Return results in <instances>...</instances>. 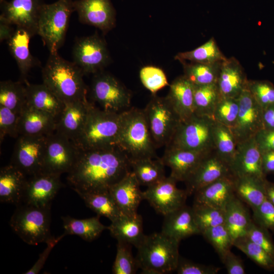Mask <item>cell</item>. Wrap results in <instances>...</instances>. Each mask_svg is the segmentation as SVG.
<instances>
[{"label": "cell", "instance_id": "9", "mask_svg": "<svg viewBox=\"0 0 274 274\" xmlns=\"http://www.w3.org/2000/svg\"><path fill=\"white\" fill-rule=\"evenodd\" d=\"M143 110L157 149L167 146L181 122L179 115L166 96L156 94Z\"/></svg>", "mask_w": 274, "mask_h": 274}, {"label": "cell", "instance_id": "31", "mask_svg": "<svg viewBox=\"0 0 274 274\" xmlns=\"http://www.w3.org/2000/svg\"><path fill=\"white\" fill-rule=\"evenodd\" d=\"M33 34L27 29L16 26L12 36L7 40L10 53L17 64L22 78L25 79L30 70L38 64L31 55L29 44Z\"/></svg>", "mask_w": 274, "mask_h": 274}, {"label": "cell", "instance_id": "56", "mask_svg": "<svg viewBox=\"0 0 274 274\" xmlns=\"http://www.w3.org/2000/svg\"><path fill=\"white\" fill-rule=\"evenodd\" d=\"M228 274H245L244 264L242 259L230 251L222 261Z\"/></svg>", "mask_w": 274, "mask_h": 274}, {"label": "cell", "instance_id": "33", "mask_svg": "<svg viewBox=\"0 0 274 274\" xmlns=\"http://www.w3.org/2000/svg\"><path fill=\"white\" fill-rule=\"evenodd\" d=\"M224 210V224L233 242L238 238L246 236L252 218L243 201L235 195L227 203Z\"/></svg>", "mask_w": 274, "mask_h": 274}, {"label": "cell", "instance_id": "54", "mask_svg": "<svg viewBox=\"0 0 274 274\" xmlns=\"http://www.w3.org/2000/svg\"><path fill=\"white\" fill-rule=\"evenodd\" d=\"M63 234L61 236L57 237L52 236L46 243L47 247L43 252L39 255V258L33 265L27 271L25 274H37L38 273L43 267L45 262L49 256L51 250L55 245L64 236Z\"/></svg>", "mask_w": 274, "mask_h": 274}, {"label": "cell", "instance_id": "10", "mask_svg": "<svg viewBox=\"0 0 274 274\" xmlns=\"http://www.w3.org/2000/svg\"><path fill=\"white\" fill-rule=\"evenodd\" d=\"M90 95L105 111L120 113L130 106V91L115 77L103 71L94 74Z\"/></svg>", "mask_w": 274, "mask_h": 274}, {"label": "cell", "instance_id": "20", "mask_svg": "<svg viewBox=\"0 0 274 274\" xmlns=\"http://www.w3.org/2000/svg\"><path fill=\"white\" fill-rule=\"evenodd\" d=\"M230 167L235 177L266 179L262 172L261 152L254 138L237 144L236 153Z\"/></svg>", "mask_w": 274, "mask_h": 274}, {"label": "cell", "instance_id": "59", "mask_svg": "<svg viewBox=\"0 0 274 274\" xmlns=\"http://www.w3.org/2000/svg\"><path fill=\"white\" fill-rule=\"evenodd\" d=\"M13 25L0 18V40L1 42L8 40L13 35L15 29Z\"/></svg>", "mask_w": 274, "mask_h": 274}, {"label": "cell", "instance_id": "16", "mask_svg": "<svg viewBox=\"0 0 274 274\" xmlns=\"http://www.w3.org/2000/svg\"><path fill=\"white\" fill-rule=\"evenodd\" d=\"M44 0H1L0 18L9 23L37 35L40 11Z\"/></svg>", "mask_w": 274, "mask_h": 274}, {"label": "cell", "instance_id": "3", "mask_svg": "<svg viewBox=\"0 0 274 274\" xmlns=\"http://www.w3.org/2000/svg\"><path fill=\"white\" fill-rule=\"evenodd\" d=\"M122 119L116 146L130 160L158 158L143 109L131 108L121 112Z\"/></svg>", "mask_w": 274, "mask_h": 274}, {"label": "cell", "instance_id": "11", "mask_svg": "<svg viewBox=\"0 0 274 274\" xmlns=\"http://www.w3.org/2000/svg\"><path fill=\"white\" fill-rule=\"evenodd\" d=\"M73 58L84 75L102 71L111 60L106 42L97 33L77 39Z\"/></svg>", "mask_w": 274, "mask_h": 274}, {"label": "cell", "instance_id": "37", "mask_svg": "<svg viewBox=\"0 0 274 274\" xmlns=\"http://www.w3.org/2000/svg\"><path fill=\"white\" fill-rule=\"evenodd\" d=\"M99 217L97 215L89 218L78 219L69 216L62 217L64 230L63 234L65 235H76L85 241L91 242L107 229V227L100 222Z\"/></svg>", "mask_w": 274, "mask_h": 274}, {"label": "cell", "instance_id": "5", "mask_svg": "<svg viewBox=\"0 0 274 274\" xmlns=\"http://www.w3.org/2000/svg\"><path fill=\"white\" fill-rule=\"evenodd\" d=\"M121 119V112L100 110L94 105L82 132L74 144L80 150L116 146Z\"/></svg>", "mask_w": 274, "mask_h": 274}, {"label": "cell", "instance_id": "27", "mask_svg": "<svg viewBox=\"0 0 274 274\" xmlns=\"http://www.w3.org/2000/svg\"><path fill=\"white\" fill-rule=\"evenodd\" d=\"M57 120L26 104L19 114V135L48 136L55 131Z\"/></svg>", "mask_w": 274, "mask_h": 274}, {"label": "cell", "instance_id": "14", "mask_svg": "<svg viewBox=\"0 0 274 274\" xmlns=\"http://www.w3.org/2000/svg\"><path fill=\"white\" fill-rule=\"evenodd\" d=\"M177 182L170 176L166 177L143 192L144 199L164 216L182 207L186 204L188 195L186 190L177 187Z\"/></svg>", "mask_w": 274, "mask_h": 274}, {"label": "cell", "instance_id": "35", "mask_svg": "<svg viewBox=\"0 0 274 274\" xmlns=\"http://www.w3.org/2000/svg\"><path fill=\"white\" fill-rule=\"evenodd\" d=\"M266 180L249 177H235V194L252 210L255 209L266 198Z\"/></svg>", "mask_w": 274, "mask_h": 274}, {"label": "cell", "instance_id": "25", "mask_svg": "<svg viewBox=\"0 0 274 274\" xmlns=\"http://www.w3.org/2000/svg\"><path fill=\"white\" fill-rule=\"evenodd\" d=\"M234 187L235 177L232 174L222 178L196 191L193 203L225 210L235 195Z\"/></svg>", "mask_w": 274, "mask_h": 274}, {"label": "cell", "instance_id": "55", "mask_svg": "<svg viewBox=\"0 0 274 274\" xmlns=\"http://www.w3.org/2000/svg\"><path fill=\"white\" fill-rule=\"evenodd\" d=\"M254 138L261 152L274 150V129L263 128Z\"/></svg>", "mask_w": 274, "mask_h": 274}, {"label": "cell", "instance_id": "8", "mask_svg": "<svg viewBox=\"0 0 274 274\" xmlns=\"http://www.w3.org/2000/svg\"><path fill=\"white\" fill-rule=\"evenodd\" d=\"M215 124L213 118L195 114L189 118L181 121L167 146L207 153L215 149Z\"/></svg>", "mask_w": 274, "mask_h": 274}, {"label": "cell", "instance_id": "22", "mask_svg": "<svg viewBox=\"0 0 274 274\" xmlns=\"http://www.w3.org/2000/svg\"><path fill=\"white\" fill-rule=\"evenodd\" d=\"M207 153L166 146L161 159L170 168V176L178 182H185L195 170Z\"/></svg>", "mask_w": 274, "mask_h": 274}, {"label": "cell", "instance_id": "28", "mask_svg": "<svg viewBox=\"0 0 274 274\" xmlns=\"http://www.w3.org/2000/svg\"><path fill=\"white\" fill-rule=\"evenodd\" d=\"M28 176L10 163L0 170V200L1 202L20 205Z\"/></svg>", "mask_w": 274, "mask_h": 274}, {"label": "cell", "instance_id": "7", "mask_svg": "<svg viewBox=\"0 0 274 274\" xmlns=\"http://www.w3.org/2000/svg\"><path fill=\"white\" fill-rule=\"evenodd\" d=\"M73 0H57L44 4L41 10L37 35H39L50 53H58L62 46L70 17L74 11Z\"/></svg>", "mask_w": 274, "mask_h": 274}, {"label": "cell", "instance_id": "42", "mask_svg": "<svg viewBox=\"0 0 274 274\" xmlns=\"http://www.w3.org/2000/svg\"><path fill=\"white\" fill-rule=\"evenodd\" d=\"M214 144L217 154L230 166L235 155L237 145L231 129L215 121Z\"/></svg>", "mask_w": 274, "mask_h": 274}, {"label": "cell", "instance_id": "45", "mask_svg": "<svg viewBox=\"0 0 274 274\" xmlns=\"http://www.w3.org/2000/svg\"><path fill=\"white\" fill-rule=\"evenodd\" d=\"M201 235L213 247L221 261L233 246V240L224 224L209 228Z\"/></svg>", "mask_w": 274, "mask_h": 274}, {"label": "cell", "instance_id": "46", "mask_svg": "<svg viewBox=\"0 0 274 274\" xmlns=\"http://www.w3.org/2000/svg\"><path fill=\"white\" fill-rule=\"evenodd\" d=\"M238 111V98L222 96L215 108L213 118L216 122L231 128L235 123Z\"/></svg>", "mask_w": 274, "mask_h": 274}, {"label": "cell", "instance_id": "29", "mask_svg": "<svg viewBox=\"0 0 274 274\" xmlns=\"http://www.w3.org/2000/svg\"><path fill=\"white\" fill-rule=\"evenodd\" d=\"M25 82L27 105L51 115L57 121L64 103L43 83L30 84L26 80Z\"/></svg>", "mask_w": 274, "mask_h": 274}, {"label": "cell", "instance_id": "30", "mask_svg": "<svg viewBox=\"0 0 274 274\" xmlns=\"http://www.w3.org/2000/svg\"><path fill=\"white\" fill-rule=\"evenodd\" d=\"M179 115L181 121L194 114V86L184 75L176 78L169 85L166 96Z\"/></svg>", "mask_w": 274, "mask_h": 274}, {"label": "cell", "instance_id": "53", "mask_svg": "<svg viewBox=\"0 0 274 274\" xmlns=\"http://www.w3.org/2000/svg\"><path fill=\"white\" fill-rule=\"evenodd\" d=\"M220 267L195 263L180 256L176 271L178 274H216Z\"/></svg>", "mask_w": 274, "mask_h": 274}, {"label": "cell", "instance_id": "6", "mask_svg": "<svg viewBox=\"0 0 274 274\" xmlns=\"http://www.w3.org/2000/svg\"><path fill=\"white\" fill-rule=\"evenodd\" d=\"M51 204L38 207L22 203L12 216L10 225L22 241L28 245L46 243L50 234Z\"/></svg>", "mask_w": 274, "mask_h": 274}, {"label": "cell", "instance_id": "32", "mask_svg": "<svg viewBox=\"0 0 274 274\" xmlns=\"http://www.w3.org/2000/svg\"><path fill=\"white\" fill-rule=\"evenodd\" d=\"M107 229L118 242L132 245L136 248L145 236L143 230L142 218L138 214L134 215L122 214L111 221Z\"/></svg>", "mask_w": 274, "mask_h": 274}, {"label": "cell", "instance_id": "21", "mask_svg": "<svg viewBox=\"0 0 274 274\" xmlns=\"http://www.w3.org/2000/svg\"><path fill=\"white\" fill-rule=\"evenodd\" d=\"M93 104L87 99L65 104L58 119L55 132L73 142L82 132Z\"/></svg>", "mask_w": 274, "mask_h": 274}, {"label": "cell", "instance_id": "41", "mask_svg": "<svg viewBox=\"0 0 274 274\" xmlns=\"http://www.w3.org/2000/svg\"><path fill=\"white\" fill-rule=\"evenodd\" d=\"M27 104L25 85L11 80L0 83V106L20 114Z\"/></svg>", "mask_w": 274, "mask_h": 274}, {"label": "cell", "instance_id": "34", "mask_svg": "<svg viewBox=\"0 0 274 274\" xmlns=\"http://www.w3.org/2000/svg\"><path fill=\"white\" fill-rule=\"evenodd\" d=\"M87 207L99 216L113 221L123 214L118 208L109 190L97 191H75Z\"/></svg>", "mask_w": 274, "mask_h": 274}, {"label": "cell", "instance_id": "18", "mask_svg": "<svg viewBox=\"0 0 274 274\" xmlns=\"http://www.w3.org/2000/svg\"><path fill=\"white\" fill-rule=\"evenodd\" d=\"M74 11L79 21L107 32L115 26L116 11L111 0H76Z\"/></svg>", "mask_w": 274, "mask_h": 274}, {"label": "cell", "instance_id": "49", "mask_svg": "<svg viewBox=\"0 0 274 274\" xmlns=\"http://www.w3.org/2000/svg\"><path fill=\"white\" fill-rule=\"evenodd\" d=\"M140 78L144 86L152 95L156 94L158 91L168 85L164 72L156 66H144L140 71Z\"/></svg>", "mask_w": 274, "mask_h": 274}, {"label": "cell", "instance_id": "4", "mask_svg": "<svg viewBox=\"0 0 274 274\" xmlns=\"http://www.w3.org/2000/svg\"><path fill=\"white\" fill-rule=\"evenodd\" d=\"M180 242L160 232L145 236L136 248L135 259L145 274H164L176 270L180 255Z\"/></svg>", "mask_w": 274, "mask_h": 274}, {"label": "cell", "instance_id": "24", "mask_svg": "<svg viewBox=\"0 0 274 274\" xmlns=\"http://www.w3.org/2000/svg\"><path fill=\"white\" fill-rule=\"evenodd\" d=\"M248 79L239 61L235 57L222 62L217 84L221 95L237 98L247 88Z\"/></svg>", "mask_w": 274, "mask_h": 274}, {"label": "cell", "instance_id": "52", "mask_svg": "<svg viewBox=\"0 0 274 274\" xmlns=\"http://www.w3.org/2000/svg\"><path fill=\"white\" fill-rule=\"evenodd\" d=\"M253 211V221L274 232V205L267 199Z\"/></svg>", "mask_w": 274, "mask_h": 274}, {"label": "cell", "instance_id": "48", "mask_svg": "<svg viewBox=\"0 0 274 274\" xmlns=\"http://www.w3.org/2000/svg\"><path fill=\"white\" fill-rule=\"evenodd\" d=\"M247 89L263 110L274 105V85L269 81L248 80Z\"/></svg>", "mask_w": 274, "mask_h": 274}, {"label": "cell", "instance_id": "15", "mask_svg": "<svg viewBox=\"0 0 274 274\" xmlns=\"http://www.w3.org/2000/svg\"><path fill=\"white\" fill-rule=\"evenodd\" d=\"M238 101L237 117L234 125L230 128L237 144L254 138L264 128L263 109L247 88L240 95Z\"/></svg>", "mask_w": 274, "mask_h": 274}, {"label": "cell", "instance_id": "60", "mask_svg": "<svg viewBox=\"0 0 274 274\" xmlns=\"http://www.w3.org/2000/svg\"><path fill=\"white\" fill-rule=\"evenodd\" d=\"M266 197L274 205V183L268 181L265 182Z\"/></svg>", "mask_w": 274, "mask_h": 274}, {"label": "cell", "instance_id": "17", "mask_svg": "<svg viewBox=\"0 0 274 274\" xmlns=\"http://www.w3.org/2000/svg\"><path fill=\"white\" fill-rule=\"evenodd\" d=\"M229 165L215 149L204 155L191 177L185 182L188 196L199 189L222 178L232 175Z\"/></svg>", "mask_w": 274, "mask_h": 274}, {"label": "cell", "instance_id": "13", "mask_svg": "<svg viewBox=\"0 0 274 274\" xmlns=\"http://www.w3.org/2000/svg\"><path fill=\"white\" fill-rule=\"evenodd\" d=\"M78 152L79 149L72 141L55 131L47 137L43 172L60 175L68 173Z\"/></svg>", "mask_w": 274, "mask_h": 274}, {"label": "cell", "instance_id": "50", "mask_svg": "<svg viewBox=\"0 0 274 274\" xmlns=\"http://www.w3.org/2000/svg\"><path fill=\"white\" fill-rule=\"evenodd\" d=\"M19 114L9 109L0 106V141L6 136L16 138L19 136L18 122Z\"/></svg>", "mask_w": 274, "mask_h": 274}, {"label": "cell", "instance_id": "44", "mask_svg": "<svg viewBox=\"0 0 274 274\" xmlns=\"http://www.w3.org/2000/svg\"><path fill=\"white\" fill-rule=\"evenodd\" d=\"M192 207L200 234L209 228L224 224V210L194 203Z\"/></svg>", "mask_w": 274, "mask_h": 274}, {"label": "cell", "instance_id": "47", "mask_svg": "<svg viewBox=\"0 0 274 274\" xmlns=\"http://www.w3.org/2000/svg\"><path fill=\"white\" fill-rule=\"evenodd\" d=\"M129 244L118 242L117 252L112 267L114 274H133L139 268L131 252Z\"/></svg>", "mask_w": 274, "mask_h": 274}, {"label": "cell", "instance_id": "36", "mask_svg": "<svg viewBox=\"0 0 274 274\" xmlns=\"http://www.w3.org/2000/svg\"><path fill=\"white\" fill-rule=\"evenodd\" d=\"M131 171L140 185L149 187L164 179L165 165L161 158H145L130 160Z\"/></svg>", "mask_w": 274, "mask_h": 274}, {"label": "cell", "instance_id": "40", "mask_svg": "<svg viewBox=\"0 0 274 274\" xmlns=\"http://www.w3.org/2000/svg\"><path fill=\"white\" fill-rule=\"evenodd\" d=\"M184 76L193 85H204L217 83L222 62L204 64L182 61Z\"/></svg>", "mask_w": 274, "mask_h": 274}, {"label": "cell", "instance_id": "23", "mask_svg": "<svg viewBox=\"0 0 274 274\" xmlns=\"http://www.w3.org/2000/svg\"><path fill=\"white\" fill-rule=\"evenodd\" d=\"M140 184L131 170L124 177L113 185L110 192L123 214L134 215L138 214L139 206L144 199Z\"/></svg>", "mask_w": 274, "mask_h": 274}, {"label": "cell", "instance_id": "38", "mask_svg": "<svg viewBox=\"0 0 274 274\" xmlns=\"http://www.w3.org/2000/svg\"><path fill=\"white\" fill-rule=\"evenodd\" d=\"M175 58L180 62L189 61L204 64L222 62L227 59L214 38L194 50L179 53Z\"/></svg>", "mask_w": 274, "mask_h": 274}, {"label": "cell", "instance_id": "26", "mask_svg": "<svg viewBox=\"0 0 274 274\" xmlns=\"http://www.w3.org/2000/svg\"><path fill=\"white\" fill-rule=\"evenodd\" d=\"M161 232L180 242L190 236L199 234L192 207L186 204L164 216Z\"/></svg>", "mask_w": 274, "mask_h": 274}, {"label": "cell", "instance_id": "1", "mask_svg": "<svg viewBox=\"0 0 274 274\" xmlns=\"http://www.w3.org/2000/svg\"><path fill=\"white\" fill-rule=\"evenodd\" d=\"M131 170L130 159L117 146L79 150L66 179L75 191L109 190Z\"/></svg>", "mask_w": 274, "mask_h": 274}, {"label": "cell", "instance_id": "12", "mask_svg": "<svg viewBox=\"0 0 274 274\" xmlns=\"http://www.w3.org/2000/svg\"><path fill=\"white\" fill-rule=\"evenodd\" d=\"M48 136L19 135L10 163L28 177L43 172Z\"/></svg>", "mask_w": 274, "mask_h": 274}, {"label": "cell", "instance_id": "51", "mask_svg": "<svg viewBox=\"0 0 274 274\" xmlns=\"http://www.w3.org/2000/svg\"><path fill=\"white\" fill-rule=\"evenodd\" d=\"M246 236L274 258V243L268 229L257 225L252 220Z\"/></svg>", "mask_w": 274, "mask_h": 274}, {"label": "cell", "instance_id": "58", "mask_svg": "<svg viewBox=\"0 0 274 274\" xmlns=\"http://www.w3.org/2000/svg\"><path fill=\"white\" fill-rule=\"evenodd\" d=\"M264 128L274 129V105L263 110Z\"/></svg>", "mask_w": 274, "mask_h": 274}, {"label": "cell", "instance_id": "2", "mask_svg": "<svg viewBox=\"0 0 274 274\" xmlns=\"http://www.w3.org/2000/svg\"><path fill=\"white\" fill-rule=\"evenodd\" d=\"M42 72L43 83L64 104L87 99L84 74L73 61L50 53Z\"/></svg>", "mask_w": 274, "mask_h": 274}, {"label": "cell", "instance_id": "19", "mask_svg": "<svg viewBox=\"0 0 274 274\" xmlns=\"http://www.w3.org/2000/svg\"><path fill=\"white\" fill-rule=\"evenodd\" d=\"M60 175L41 172L28 176L22 203L38 207L50 205L62 186Z\"/></svg>", "mask_w": 274, "mask_h": 274}, {"label": "cell", "instance_id": "39", "mask_svg": "<svg viewBox=\"0 0 274 274\" xmlns=\"http://www.w3.org/2000/svg\"><path fill=\"white\" fill-rule=\"evenodd\" d=\"M193 86L195 114L213 118L215 108L222 97L217 83Z\"/></svg>", "mask_w": 274, "mask_h": 274}, {"label": "cell", "instance_id": "57", "mask_svg": "<svg viewBox=\"0 0 274 274\" xmlns=\"http://www.w3.org/2000/svg\"><path fill=\"white\" fill-rule=\"evenodd\" d=\"M262 168L264 176L274 174V150L261 152Z\"/></svg>", "mask_w": 274, "mask_h": 274}, {"label": "cell", "instance_id": "43", "mask_svg": "<svg viewBox=\"0 0 274 274\" xmlns=\"http://www.w3.org/2000/svg\"><path fill=\"white\" fill-rule=\"evenodd\" d=\"M233 246L263 268L270 271L274 270V258L246 236L236 239L233 242Z\"/></svg>", "mask_w": 274, "mask_h": 274}]
</instances>
